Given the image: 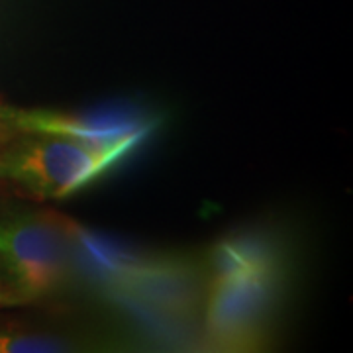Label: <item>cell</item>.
Instances as JSON below:
<instances>
[{
    "label": "cell",
    "mask_w": 353,
    "mask_h": 353,
    "mask_svg": "<svg viewBox=\"0 0 353 353\" xmlns=\"http://www.w3.org/2000/svg\"><path fill=\"white\" fill-rule=\"evenodd\" d=\"M145 134L148 130H141L110 143L28 134L0 150V179L41 201H59L85 189L124 159Z\"/></svg>",
    "instance_id": "1"
},
{
    "label": "cell",
    "mask_w": 353,
    "mask_h": 353,
    "mask_svg": "<svg viewBox=\"0 0 353 353\" xmlns=\"http://www.w3.org/2000/svg\"><path fill=\"white\" fill-rule=\"evenodd\" d=\"M69 252L61 230L46 214L0 218V275L22 301L48 296L63 285Z\"/></svg>",
    "instance_id": "2"
},
{
    "label": "cell",
    "mask_w": 353,
    "mask_h": 353,
    "mask_svg": "<svg viewBox=\"0 0 353 353\" xmlns=\"http://www.w3.org/2000/svg\"><path fill=\"white\" fill-rule=\"evenodd\" d=\"M271 267L236 275H216L206 324L220 345H250L261 330L273 299Z\"/></svg>",
    "instance_id": "3"
},
{
    "label": "cell",
    "mask_w": 353,
    "mask_h": 353,
    "mask_svg": "<svg viewBox=\"0 0 353 353\" xmlns=\"http://www.w3.org/2000/svg\"><path fill=\"white\" fill-rule=\"evenodd\" d=\"M0 120L16 132L67 136L92 143H110L141 130H150V126L141 124V120H134L126 114L71 116L51 110H26L12 106L0 108Z\"/></svg>",
    "instance_id": "4"
},
{
    "label": "cell",
    "mask_w": 353,
    "mask_h": 353,
    "mask_svg": "<svg viewBox=\"0 0 353 353\" xmlns=\"http://www.w3.org/2000/svg\"><path fill=\"white\" fill-rule=\"evenodd\" d=\"M50 340L41 338H30V336H20V334H10V332H0V352H53Z\"/></svg>",
    "instance_id": "5"
},
{
    "label": "cell",
    "mask_w": 353,
    "mask_h": 353,
    "mask_svg": "<svg viewBox=\"0 0 353 353\" xmlns=\"http://www.w3.org/2000/svg\"><path fill=\"white\" fill-rule=\"evenodd\" d=\"M2 301H4V294H2V292H0V303H2Z\"/></svg>",
    "instance_id": "6"
}]
</instances>
